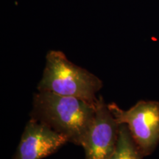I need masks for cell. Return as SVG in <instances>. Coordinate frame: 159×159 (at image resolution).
<instances>
[{
    "mask_svg": "<svg viewBox=\"0 0 159 159\" xmlns=\"http://www.w3.org/2000/svg\"><path fill=\"white\" fill-rule=\"evenodd\" d=\"M95 111L96 102L39 91L33 96L30 116L81 146Z\"/></svg>",
    "mask_w": 159,
    "mask_h": 159,
    "instance_id": "1",
    "label": "cell"
},
{
    "mask_svg": "<svg viewBox=\"0 0 159 159\" xmlns=\"http://www.w3.org/2000/svg\"><path fill=\"white\" fill-rule=\"evenodd\" d=\"M37 88L40 91L96 102L102 82L90 71L69 61L63 52L50 50L46 57L45 68Z\"/></svg>",
    "mask_w": 159,
    "mask_h": 159,
    "instance_id": "2",
    "label": "cell"
},
{
    "mask_svg": "<svg viewBox=\"0 0 159 159\" xmlns=\"http://www.w3.org/2000/svg\"><path fill=\"white\" fill-rule=\"evenodd\" d=\"M108 106L117 122L127 125L143 156L152 153L159 143V102L140 100L127 111L115 102Z\"/></svg>",
    "mask_w": 159,
    "mask_h": 159,
    "instance_id": "3",
    "label": "cell"
},
{
    "mask_svg": "<svg viewBox=\"0 0 159 159\" xmlns=\"http://www.w3.org/2000/svg\"><path fill=\"white\" fill-rule=\"evenodd\" d=\"M119 126L102 96L96 101V111L83 139L85 159H109L116 148Z\"/></svg>",
    "mask_w": 159,
    "mask_h": 159,
    "instance_id": "4",
    "label": "cell"
},
{
    "mask_svg": "<svg viewBox=\"0 0 159 159\" xmlns=\"http://www.w3.org/2000/svg\"><path fill=\"white\" fill-rule=\"evenodd\" d=\"M68 142L63 135L30 118L26 125L13 159H42Z\"/></svg>",
    "mask_w": 159,
    "mask_h": 159,
    "instance_id": "5",
    "label": "cell"
},
{
    "mask_svg": "<svg viewBox=\"0 0 159 159\" xmlns=\"http://www.w3.org/2000/svg\"><path fill=\"white\" fill-rule=\"evenodd\" d=\"M143 157L127 125L120 124L116 148L109 159H142Z\"/></svg>",
    "mask_w": 159,
    "mask_h": 159,
    "instance_id": "6",
    "label": "cell"
}]
</instances>
